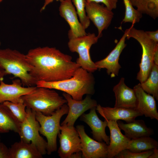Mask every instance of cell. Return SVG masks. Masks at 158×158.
I'll return each mask as SVG.
<instances>
[{
	"mask_svg": "<svg viewBox=\"0 0 158 158\" xmlns=\"http://www.w3.org/2000/svg\"><path fill=\"white\" fill-rule=\"evenodd\" d=\"M153 63L158 65V45L156 46L154 52Z\"/></svg>",
	"mask_w": 158,
	"mask_h": 158,
	"instance_id": "34",
	"label": "cell"
},
{
	"mask_svg": "<svg viewBox=\"0 0 158 158\" xmlns=\"http://www.w3.org/2000/svg\"><path fill=\"white\" fill-rule=\"evenodd\" d=\"M76 11L80 21L85 29L90 26V20L88 18L85 11V0H71Z\"/></svg>",
	"mask_w": 158,
	"mask_h": 158,
	"instance_id": "29",
	"label": "cell"
},
{
	"mask_svg": "<svg viewBox=\"0 0 158 158\" xmlns=\"http://www.w3.org/2000/svg\"><path fill=\"white\" fill-rule=\"evenodd\" d=\"M3 104L9 109L20 124L25 120L27 116L26 107L22 99L18 102L6 101Z\"/></svg>",
	"mask_w": 158,
	"mask_h": 158,
	"instance_id": "27",
	"label": "cell"
},
{
	"mask_svg": "<svg viewBox=\"0 0 158 158\" xmlns=\"http://www.w3.org/2000/svg\"><path fill=\"white\" fill-rule=\"evenodd\" d=\"M106 120L110 132L107 158H113L121 151L128 148L131 139L122 134L117 121Z\"/></svg>",
	"mask_w": 158,
	"mask_h": 158,
	"instance_id": "16",
	"label": "cell"
},
{
	"mask_svg": "<svg viewBox=\"0 0 158 158\" xmlns=\"http://www.w3.org/2000/svg\"><path fill=\"white\" fill-rule=\"evenodd\" d=\"M59 147L58 150L61 158H70L73 154L81 152V140L79 134L74 126L61 125L60 132L58 135Z\"/></svg>",
	"mask_w": 158,
	"mask_h": 158,
	"instance_id": "9",
	"label": "cell"
},
{
	"mask_svg": "<svg viewBox=\"0 0 158 158\" xmlns=\"http://www.w3.org/2000/svg\"><path fill=\"white\" fill-rule=\"evenodd\" d=\"M86 2L102 3L109 9L112 10L116 9L117 6L118 0H85Z\"/></svg>",
	"mask_w": 158,
	"mask_h": 158,
	"instance_id": "31",
	"label": "cell"
},
{
	"mask_svg": "<svg viewBox=\"0 0 158 158\" xmlns=\"http://www.w3.org/2000/svg\"><path fill=\"white\" fill-rule=\"evenodd\" d=\"M26 108L47 116L52 115L67 103L66 100L55 91L37 87L32 92L21 97Z\"/></svg>",
	"mask_w": 158,
	"mask_h": 158,
	"instance_id": "4",
	"label": "cell"
},
{
	"mask_svg": "<svg viewBox=\"0 0 158 158\" xmlns=\"http://www.w3.org/2000/svg\"><path fill=\"white\" fill-rule=\"evenodd\" d=\"M1 142V139H0V142Z\"/></svg>",
	"mask_w": 158,
	"mask_h": 158,
	"instance_id": "40",
	"label": "cell"
},
{
	"mask_svg": "<svg viewBox=\"0 0 158 158\" xmlns=\"http://www.w3.org/2000/svg\"><path fill=\"white\" fill-rule=\"evenodd\" d=\"M153 152L152 154L148 158H158V149L155 148L153 149Z\"/></svg>",
	"mask_w": 158,
	"mask_h": 158,
	"instance_id": "36",
	"label": "cell"
},
{
	"mask_svg": "<svg viewBox=\"0 0 158 158\" xmlns=\"http://www.w3.org/2000/svg\"><path fill=\"white\" fill-rule=\"evenodd\" d=\"M151 40L156 43L158 42V30L155 31H145Z\"/></svg>",
	"mask_w": 158,
	"mask_h": 158,
	"instance_id": "33",
	"label": "cell"
},
{
	"mask_svg": "<svg viewBox=\"0 0 158 158\" xmlns=\"http://www.w3.org/2000/svg\"><path fill=\"white\" fill-rule=\"evenodd\" d=\"M82 158L81 152H76L72 154L70 158Z\"/></svg>",
	"mask_w": 158,
	"mask_h": 158,
	"instance_id": "37",
	"label": "cell"
},
{
	"mask_svg": "<svg viewBox=\"0 0 158 158\" xmlns=\"http://www.w3.org/2000/svg\"><path fill=\"white\" fill-rule=\"evenodd\" d=\"M9 158H41L42 155L31 143L21 140L16 142L9 148Z\"/></svg>",
	"mask_w": 158,
	"mask_h": 158,
	"instance_id": "22",
	"label": "cell"
},
{
	"mask_svg": "<svg viewBox=\"0 0 158 158\" xmlns=\"http://www.w3.org/2000/svg\"><path fill=\"white\" fill-rule=\"evenodd\" d=\"M140 84L145 92L158 100V65L153 63L149 76Z\"/></svg>",
	"mask_w": 158,
	"mask_h": 158,
	"instance_id": "26",
	"label": "cell"
},
{
	"mask_svg": "<svg viewBox=\"0 0 158 158\" xmlns=\"http://www.w3.org/2000/svg\"><path fill=\"white\" fill-rule=\"evenodd\" d=\"M26 110V118L20 124L18 133L20 140L32 143L42 155H45L47 154V142L40 135V125L36 120L35 111L28 108Z\"/></svg>",
	"mask_w": 158,
	"mask_h": 158,
	"instance_id": "8",
	"label": "cell"
},
{
	"mask_svg": "<svg viewBox=\"0 0 158 158\" xmlns=\"http://www.w3.org/2000/svg\"><path fill=\"white\" fill-rule=\"evenodd\" d=\"M117 122L120 129L124 131L125 135L130 139L150 136L154 134L153 129L147 127L142 120L135 119L126 123L119 120Z\"/></svg>",
	"mask_w": 158,
	"mask_h": 158,
	"instance_id": "21",
	"label": "cell"
},
{
	"mask_svg": "<svg viewBox=\"0 0 158 158\" xmlns=\"http://www.w3.org/2000/svg\"><path fill=\"white\" fill-rule=\"evenodd\" d=\"M32 66V73L37 81L53 82L71 78L80 66L70 56L55 47H39L25 54Z\"/></svg>",
	"mask_w": 158,
	"mask_h": 158,
	"instance_id": "1",
	"label": "cell"
},
{
	"mask_svg": "<svg viewBox=\"0 0 158 158\" xmlns=\"http://www.w3.org/2000/svg\"><path fill=\"white\" fill-rule=\"evenodd\" d=\"M0 158H9V150L4 144L0 142Z\"/></svg>",
	"mask_w": 158,
	"mask_h": 158,
	"instance_id": "32",
	"label": "cell"
},
{
	"mask_svg": "<svg viewBox=\"0 0 158 158\" xmlns=\"http://www.w3.org/2000/svg\"><path fill=\"white\" fill-rule=\"evenodd\" d=\"M1 42H0V45H1Z\"/></svg>",
	"mask_w": 158,
	"mask_h": 158,
	"instance_id": "41",
	"label": "cell"
},
{
	"mask_svg": "<svg viewBox=\"0 0 158 158\" xmlns=\"http://www.w3.org/2000/svg\"><path fill=\"white\" fill-rule=\"evenodd\" d=\"M99 39L95 33H89L82 36L69 39L68 43L70 51L78 54L76 63L80 67L92 73L97 68L95 63L91 59L90 49L92 45L97 42Z\"/></svg>",
	"mask_w": 158,
	"mask_h": 158,
	"instance_id": "7",
	"label": "cell"
},
{
	"mask_svg": "<svg viewBox=\"0 0 158 158\" xmlns=\"http://www.w3.org/2000/svg\"><path fill=\"white\" fill-rule=\"evenodd\" d=\"M3 80L0 81V104L6 101L19 102L22 100V96L32 92L37 87H24L19 79L13 80L11 84L6 83Z\"/></svg>",
	"mask_w": 158,
	"mask_h": 158,
	"instance_id": "15",
	"label": "cell"
},
{
	"mask_svg": "<svg viewBox=\"0 0 158 158\" xmlns=\"http://www.w3.org/2000/svg\"><path fill=\"white\" fill-rule=\"evenodd\" d=\"M127 30L126 29L114 49L104 59L95 62L97 69H106L107 74L111 78L118 76L121 66L119 63L120 55L126 46L125 43Z\"/></svg>",
	"mask_w": 158,
	"mask_h": 158,
	"instance_id": "14",
	"label": "cell"
},
{
	"mask_svg": "<svg viewBox=\"0 0 158 158\" xmlns=\"http://www.w3.org/2000/svg\"><path fill=\"white\" fill-rule=\"evenodd\" d=\"M0 70L6 75H13L19 79L23 86H36L37 81L32 74V66L25 55L15 49H0Z\"/></svg>",
	"mask_w": 158,
	"mask_h": 158,
	"instance_id": "3",
	"label": "cell"
},
{
	"mask_svg": "<svg viewBox=\"0 0 158 158\" xmlns=\"http://www.w3.org/2000/svg\"><path fill=\"white\" fill-rule=\"evenodd\" d=\"M60 16L67 22L70 28L68 35L69 39L82 36L87 33L79 21L78 15L71 0H63L59 8Z\"/></svg>",
	"mask_w": 158,
	"mask_h": 158,
	"instance_id": "13",
	"label": "cell"
},
{
	"mask_svg": "<svg viewBox=\"0 0 158 158\" xmlns=\"http://www.w3.org/2000/svg\"><path fill=\"white\" fill-rule=\"evenodd\" d=\"M133 89L137 100L135 109L146 117L158 121V112L154 97L145 92L141 87L140 83L135 85Z\"/></svg>",
	"mask_w": 158,
	"mask_h": 158,
	"instance_id": "18",
	"label": "cell"
},
{
	"mask_svg": "<svg viewBox=\"0 0 158 158\" xmlns=\"http://www.w3.org/2000/svg\"><path fill=\"white\" fill-rule=\"evenodd\" d=\"M81 140L82 158L107 157L108 145L104 142H99L90 138L85 131L84 126H76Z\"/></svg>",
	"mask_w": 158,
	"mask_h": 158,
	"instance_id": "12",
	"label": "cell"
},
{
	"mask_svg": "<svg viewBox=\"0 0 158 158\" xmlns=\"http://www.w3.org/2000/svg\"><path fill=\"white\" fill-rule=\"evenodd\" d=\"M125 7V14L121 23H130L132 24L138 23L142 14L134 8L130 0H123Z\"/></svg>",
	"mask_w": 158,
	"mask_h": 158,
	"instance_id": "28",
	"label": "cell"
},
{
	"mask_svg": "<svg viewBox=\"0 0 158 158\" xmlns=\"http://www.w3.org/2000/svg\"><path fill=\"white\" fill-rule=\"evenodd\" d=\"M68 109V106L65 104L50 116L35 112L36 120L40 125L39 133L47 139V154L48 155L57 150V138L60 132V121L63 116L67 114Z\"/></svg>",
	"mask_w": 158,
	"mask_h": 158,
	"instance_id": "6",
	"label": "cell"
},
{
	"mask_svg": "<svg viewBox=\"0 0 158 158\" xmlns=\"http://www.w3.org/2000/svg\"><path fill=\"white\" fill-rule=\"evenodd\" d=\"M20 123L9 109L3 103L0 104V133L12 131L18 133Z\"/></svg>",
	"mask_w": 158,
	"mask_h": 158,
	"instance_id": "23",
	"label": "cell"
},
{
	"mask_svg": "<svg viewBox=\"0 0 158 158\" xmlns=\"http://www.w3.org/2000/svg\"><path fill=\"white\" fill-rule=\"evenodd\" d=\"M134 7L142 14L155 19L158 17V0H130Z\"/></svg>",
	"mask_w": 158,
	"mask_h": 158,
	"instance_id": "25",
	"label": "cell"
},
{
	"mask_svg": "<svg viewBox=\"0 0 158 158\" xmlns=\"http://www.w3.org/2000/svg\"><path fill=\"white\" fill-rule=\"evenodd\" d=\"M158 148V142L150 136H146L131 139L127 149L132 152H141Z\"/></svg>",
	"mask_w": 158,
	"mask_h": 158,
	"instance_id": "24",
	"label": "cell"
},
{
	"mask_svg": "<svg viewBox=\"0 0 158 158\" xmlns=\"http://www.w3.org/2000/svg\"><path fill=\"white\" fill-rule=\"evenodd\" d=\"M3 0H0V3Z\"/></svg>",
	"mask_w": 158,
	"mask_h": 158,
	"instance_id": "39",
	"label": "cell"
},
{
	"mask_svg": "<svg viewBox=\"0 0 158 158\" xmlns=\"http://www.w3.org/2000/svg\"><path fill=\"white\" fill-rule=\"evenodd\" d=\"M6 74L3 71L0 70V81L3 80V78Z\"/></svg>",
	"mask_w": 158,
	"mask_h": 158,
	"instance_id": "38",
	"label": "cell"
},
{
	"mask_svg": "<svg viewBox=\"0 0 158 158\" xmlns=\"http://www.w3.org/2000/svg\"><path fill=\"white\" fill-rule=\"evenodd\" d=\"M132 25L128 29L126 39L133 38L140 44L142 49L141 62L139 64L140 70L138 73L136 79L140 83L145 81L149 76L153 64V57L156 46V43L150 38L145 31L137 29Z\"/></svg>",
	"mask_w": 158,
	"mask_h": 158,
	"instance_id": "5",
	"label": "cell"
},
{
	"mask_svg": "<svg viewBox=\"0 0 158 158\" xmlns=\"http://www.w3.org/2000/svg\"><path fill=\"white\" fill-rule=\"evenodd\" d=\"M113 91L116 99L114 107L135 109L137 100L135 91L126 85L124 78H121Z\"/></svg>",
	"mask_w": 158,
	"mask_h": 158,
	"instance_id": "19",
	"label": "cell"
},
{
	"mask_svg": "<svg viewBox=\"0 0 158 158\" xmlns=\"http://www.w3.org/2000/svg\"><path fill=\"white\" fill-rule=\"evenodd\" d=\"M64 98L66 100L69 109L68 115L61 125H65L69 127H73L76 120L85 111L97 105L96 100L87 95L83 99L78 100L73 99L69 95L64 92Z\"/></svg>",
	"mask_w": 158,
	"mask_h": 158,
	"instance_id": "11",
	"label": "cell"
},
{
	"mask_svg": "<svg viewBox=\"0 0 158 158\" xmlns=\"http://www.w3.org/2000/svg\"><path fill=\"white\" fill-rule=\"evenodd\" d=\"M96 110L104 119L108 120H123L127 123L131 122L142 115L136 109L120 107H103L97 104Z\"/></svg>",
	"mask_w": 158,
	"mask_h": 158,
	"instance_id": "20",
	"label": "cell"
},
{
	"mask_svg": "<svg viewBox=\"0 0 158 158\" xmlns=\"http://www.w3.org/2000/svg\"><path fill=\"white\" fill-rule=\"evenodd\" d=\"M44 3L43 6L41 8L40 11H42L44 10L47 6L50 3L53 2L54 1L56 0L58 1H59L60 2L63 0H44Z\"/></svg>",
	"mask_w": 158,
	"mask_h": 158,
	"instance_id": "35",
	"label": "cell"
},
{
	"mask_svg": "<svg viewBox=\"0 0 158 158\" xmlns=\"http://www.w3.org/2000/svg\"><path fill=\"white\" fill-rule=\"evenodd\" d=\"M153 150L141 152L130 151L128 149H124L119 152L114 157L116 158H148L152 154Z\"/></svg>",
	"mask_w": 158,
	"mask_h": 158,
	"instance_id": "30",
	"label": "cell"
},
{
	"mask_svg": "<svg viewBox=\"0 0 158 158\" xmlns=\"http://www.w3.org/2000/svg\"><path fill=\"white\" fill-rule=\"evenodd\" d=\"M95 79L92 73L78 68L71 78L53 82L37 81L36 86L60 90L74 99H82L85 95H93L95 92Z\"/></svg>",
	"mask_w": 158,
	"mask_h": 158,
	"instance_id": "2",
	"label": "cell"
},
{
	"mask_svg": "<svg viewBox=\"0 0 158 158\" xmlns=\"http://www.w3.org/2000/svg\"><path fill=\"white\" fill-rule=\"evenodd\" d=\"M85 9L88 18L97 28L99 38L102 36V31L110 25L114 13L103 5L94 2H86Z\"/></svg>",
	"mask_w": 158,
	"mask_h": 158,
	"instance_id": "10",
	"label": "cell"
},
{
	"mask_svg": "<svg viewBox=\"0 0 158 158\" xmlns=\"http://www.w3.org/2000/svg\"><path fill=\"white\" fill-rule=\"evenodd\" d=\"M96 107L91 109L89 113L83 114L81 116L80 120L86 123L92 130L93 138L99 142H104L108 145L109 143V137L106 133L105 129L107 126V120H100L96 112Z\"/></svg>",
	"mask_w": 158,
	"mask_h": 158,
	"instance_id": "17",
	"label": "cell"
}]
</instances>
